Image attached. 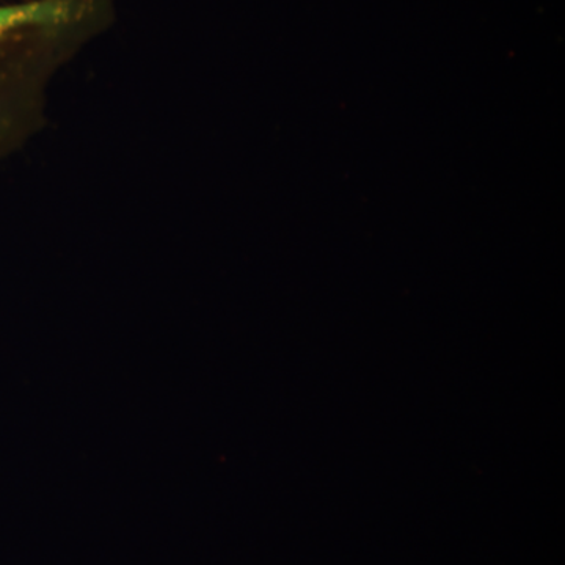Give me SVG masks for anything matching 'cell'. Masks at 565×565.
<instances>
[{"instance_id": "cell-1", "label": "cell", "mask_w": 565, "mask_h": 565, "mask_svg": "<svg viewBox=\"0 0 565 565\" xmlns=\"http://www.w3.org/2000/svg\"><path fill=\"white\" fill-rule=\"evenodd\" d=\"M85 13L84 0H28L0 6V46L21 33L74 24Z\"/></svg>"}]
</instances>
